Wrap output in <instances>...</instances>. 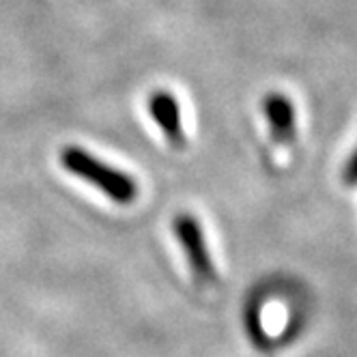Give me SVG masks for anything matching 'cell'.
I'll list each match as a JSON object with an SVG mask.
<instances>
[{
    "label": "cell",
    "instance_id": "obj_1",
    "mask_svg": "<svg viewBox=\"0 0 357 357\" xmlns=\"http://www.w3.org/2000/svg\"><path fill=\"white\" fill-rule=\"evenodd\" d=\"M61 164L67 172L106 194L116 205H132L138 198V183L132 174L106 164L80 146H65L61 151Z\"/></svg>",
    "mask_w": 357,
    "mask_h": 357
},
{
    "label": "cell",
    "instance_id": "obj_2",
    "mask_svg": "<svg viewBox=\"0 0 357 357\" xmlns=\"http://www.w3.org/2000/svg\"><path fill=\"white\" fill-rule=\"evenodd\" d=\"M172 233L185 254L190 271L200 284H209L215 280V265L209 252V243L205 237V228L192 213H176L172 220Z\"/></svg>",
    "mask_w": 357,
    "mask_h": 357
},
{
    "label": "cell",
    "instance_id": "obj_4",
    "mask_svg": "<svg viewBox=\"0 0 357 357\" xmlns=\"http://www.w3.org/2000/svg\"><path fill=\"white\" fill-rule=\"evenodd\" d=\"M146 110L151 119L158 123L164 138L174 146L181 149L185 144V132L181 121V106H178L176 97L170 91H153L146 99Z\"/></svg>",
    "mask_w": 357,
    "mask_h": 357
},
{
    "label": "cell",
    "instance_id": "obj_5",
    "mask_svg": "<svg viewBox=\"0 0 357 357\" xmlns=\"http://www.w3.org/2000/svg\"><path fill=\"white\" fill-rule=\"evenodd\" d=\"M342 183L347 188H357V144L355 149L351 151V155L347 158L344 162V168H342Z\"/></svg>",
    "mask_w": 357,
    "mask_h": 357
},
{
    "label": "cell",
    "instance_id": "obj_3",
    "mask_svg": "<svg viewBox=\"0 0 357 357\" xmlns=\"http://www.w3.org/2000/svg\"><path fill=\"white\" fill-rule=\"evenodd\" d=\"M261 106L271 138L280 146H293L297 138V112L291 97L280 91H271L263 97Z\"/></svg>",
    "mask_w": 357,
    "mask_h": 357
}]
</instances>
